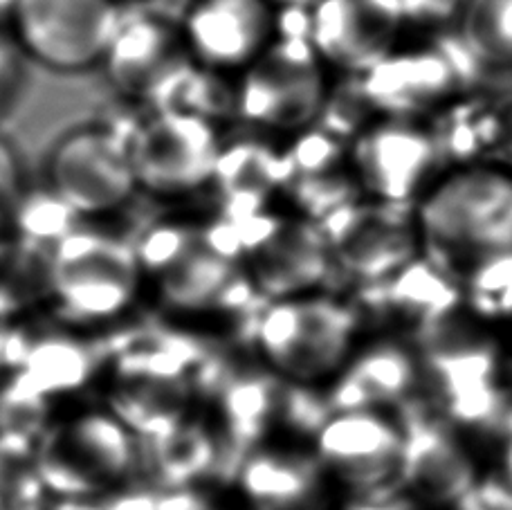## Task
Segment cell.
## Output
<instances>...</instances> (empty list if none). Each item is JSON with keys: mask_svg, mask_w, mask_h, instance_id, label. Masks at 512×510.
<instances>
[{"mask_svg": "<svg viewBox=\"0 0 512 510\" xmlns=\"http://www.w3.org/2000/svg\"><path fill=\"white\" fill-rule=\"evenodd\" d=\"M113 3L120 5V3H131V0H113Z\"/></svg>", "mask_w": 512, "mask_h": 510, "instance_id": "cell-33", "label": "cell"}, {"mask_svg": "<svg viewBox=\"0 0 512 510\" xmlns=\"http://www.w3.org/2000/svg\"><path fill=\"white\" fill-rule=\"evenodd\" d=\"M212 182L234 203V212L261 207L286 182V156H279L259 142L221 147Z\"/></svg>", "mask_w": 512, "mask_h": 510, "instance_id": "cell-23", "label": "cell"}, {"mask_svg": "<svg viewBox=\"0 0 512 510\" xmlns=\"http://www.w3.org/2000/svg\"><path fill=\"white\" fill-rule=\"evenodd\" d=\"M369 97L393 113H414L443 99L454 86L452 70L432 52H391L369 68Z\"/></svg>", "mask_w": 512, "mask_h": 510, "instance_id": "cell-22", "label": "cell"}, {"mask_svg": "<svg viewBox=\"0 0 512 510\" xmlns=\"http://www.w3.org/2000/svg\"><path fill=\"white\" fill-rule=\"evenodd\" d=\"M50 398L18 385L12 378L0 389V434H16L25 439H41L48 430Z\"/></svg>", "mask_w": 512, "mask_h": 510, "instance_id": "cell-26", "label": "cell"}, {"mask_svg": "<svg viewBox=\"0 0 512 510\" xmlns=\"http://www.w3.org/2000/svg\"><path fill=\"white\" fill-rule=\"evenodd\" d=\"M45 286L66 324L120 322L144 288L135 245L108 232L72 227L52 245Z\"/></svg>", "mask_w": 512, "mask_h": 510, "instance_id": "cell-4", "label": "cell"}, {"mask_svg": "<svg viewBox=\"0 0 512 510\" xmlns=\"http://www.w3.org/2000/svg\"><path fill=\"white\" fill-rule=\"evenodd\" d=\"M196 510H227V508H218L216 504H212V499H209L207 504H203L200 508H196Z\"/></svg>", "mask_w": 512, "mask_h": 510, "instance_id": "cell-32", "label": "cell"}, {"mask_svg": "<svg viewBox=\"0 0 512 510\" xmlns=\"http://www.w3.org/2000/svg\"><path fill=\"white\" fill-rule=\"evenodd\" d=\"M27 194L25 169L21 156L3 133H0V225L14 221Z\"/></svg>", "mask_w": 512, "mask_h": 510, "instance_id": "cell-27", "label": "cell"}, {"mask_svg": "<svg viewBox=\"0 0 512 510\" xmlns=\"http://www.w3.org/2000/svg\"><path fill=\"white\" fill-rule=\"evenodd\" d=\"M182 32L155 16L120 23L99 66L115 93L131 99H151L189 66Z\"/></svg>", "mask_w": 512, "mask_h": 510, "instance_id": "cell-19", "label": "cell"}, {"mask_svg": "<svg viewBox=\"0 0 512 510\" xmlns=\"http://www.w3.org/2000/svg\"><path fill=\"white\" fill-rule=\"evenodd\" d=\"M144 481L158 488H205L221 481L223 443L212 418L187 416L176 430L144 443Z\"/></svg>", "mask_w": 512, "mask_h": 510, "instance_id": "cell-21", "label": "cell"}, {"mask_svg": "<svg viewBox=\"0 0 512 510\" xmlns=\"http://www.w3.org/2000/svg\"><path fill=\"white\" fill-rule=\"evenodd\" d=\"M120 23L113 0H18L12 32L27 59L72 75L102 63Z\"/></svg>", "mask_w": 512, "mask_h": 510, "instance_id": "cell-10", "label": "cell"}, {"mask_svg": "<svg viewBox=\"0 0 512 510\" xmlns=\"http://www.w3.org/2000/svg\"><path fill=\"white\" fill-rule=\"evenodd\" d=\"M405 16L402 0H315L308 41L322 61L367 72L393 52Z\"/></svg>", "mask_w": 512, "mask_h": 510, "instance_id": "cell-13", "label": "cell"}, {"mask_svg": "<svg viewBox=\"0 0 512 510\" xmlns=\"http://www.w3.org/2000/svg\"><path fill=\"white\" fill-rule=\"evenodd\" d=\"M25 61L27 57L14 32L0 25V117L21 95L25 84Z\"/></svg>", "mask_w": 512, "mask_h": 510, "instance_id": "cell-28", "label": "cell"}, {"mask_svg": "<svg viewBox=\"0 0 512 510\" xmlns=\"http://www.w3.org/2000/svg\"><path fill=\"white\" fill-rule=\"evenodd\" d=\"M137 189L178 198L212 182L221 140L207 117L155 111L126 138Z\"/></svg>", "mask_w": 512, "mask_h": 510, "instance_id": "cell-9", "label": "cell"}, {"mask_svg": "<svg viewBox=\"0 0 512 510\" xmlns=\"http://www.w3.org/2000/svg\"><path fill=\"white\" fill-rule=\"evenodd\" d=\"M272 0H196L182 39L212 70H245L272 43Z\"/></svg>", "mask_w": 512, "mask_h": 510, "instance_id": "cell-17", "label": "cell"}, {"mask_svg": "<svg viewBox=\"0 0 512 510\" xmlns=\"http://www.w3.org/2000/svg\"><path fill=\"white\" fill-rule=\"evenodd\" d=\"M331 412L324 387L283 382L277 432H286L292 439L310 443Z\"/></svg>", "mask_w": 512, "mask_h": 510, "instance_id": "cell-25", "label": "cell"}, {"mask_svg": "<svg viewBox=\"0 0 512 510\" xmlns=\"http://www.w3.org/2000/svg\"><path fill=\"white\" fill-rule=\"evenodd\" d=\"M398 416L405 425L400 493L418 510H461L481 477L463 434L429 412L420 398Z\"/></svg>", "mask_w": 512, "mask_h": 510, "instance_id": "cell-11", "label": "cell"}, {"mask_svg": "<svg viewBox=\"0 0 512 510\" xmlns=\"http://www.w3.org/2000/svg\"><path fill=\"white\" fill-rule=\"evenodd\" d=\"M274 3H286V5H313L315 0H274Z\"/></svg>", "mask_w": 512, "mask_h": 510, "instance_id": "cell-31", "label": "cell"}, {"mask_svg": "<svg viewBox=\"0 0 512 510\" xmlns=\"http://www.w3.org/2000/svg\"><path fill=\"white\" fill-rule=\"evenodd\" d=\"M245 120L270 131H301L326 106L324 61L308 36L270 43L243 72L236 93Z\"/></svg>", "mask_w": 512, "mask_h": 510, "instance_id": "cell-7", "label": "cell"}, {"mask_svg": "<svg viewBox=\"0 0 512 510\" xmlns=\"http://www.w3.org/2000/svg\"><path fill=\"white\" fill-rule=\"evenodd\" d=\"M16 5L18 0H0V25L7 27V23H12Z\"/></svg>", "mask_w": 512, "mask_h": 510, "instance_id": "cell-30", "label": "cell"}, {"mask_svg": "<svg viewBox=\"0 0 512 510\" xmlns=\"http://www.w3.org/2000/svg\"><path fill=\"white\" fill-rule=\"evenodd\" d=\"M414 218L429 263L456 284L512 266V173L504 169L468 167L436 180Z\"/></svg>", "mask_w": 512, "mask_h": 510, "instance_id": "cell-1", "label": "cell"}, {"mask_svg": "<svg viewBox=\"0 0 512 510\" xmlns=\"http://www.w3.org/2000/svg\"><path fill=\"white\" fill-rule=\"evenodd\" d=\"M420 387L423 367L416 346L400 338H376L358 344L346 367L324 385V391L333 412L378 407L398 414L416 403Z\"/></svg>", "mask_w": 512, "mask_h": 510, "instance_id": "cell-15", "label": "cell"}, {"mask_svg": "<svg viewBox=\"0 0 512 510\" xmlns=\"http://www.w3.org/2000/svg\"><path fill=\"white\" fill-rule=\"evenodd\" d=\"M283 380L261 362L236 360L230 376L223 380L212 405V423L223 443L221 484H230L232 472L245 454L270 443L277 432Z\"/></svg>", "mask_w": 512, "mask_h": 510, "instance_id": "cell-16", "label": "cell"}, {"mask_svg": "<svg viewBox=\"0 0 512 510\" xmlns=\"http://www.w3.org/2000/svg\"><path fill=\"white\" fill-rule=\"evenodd\" d=\"M322 234L333 266L362 281H384L414 261L416 218L407 221L400 205L344 203L326 216Z\"/></svg>", "mask_w": 512, "mask_h": 510, "instance_id": "cell-12", "label": "cell"}, {"mask_svg": "<svg viewBox=\"0 0 512 510\" xmlns=\"http://www.w3.org/2000/svg\"><path fill=\"white\" fill-rule=\"evenodd\" d=\"M438 144L411 122H384L355 142L351 165L373 198L389 205L427 194L436 182Z\"/></svg>", "mask_w": 512, "mask_h": 510, "instance_id": "cell-14", "label": "cell"}, {"mask_svg": "<svg viewBox=\"0 0 512 510\" xmlns=\"http://www.w3.org/2000/svg\"><path fill=\"white\" fill-rule=\"evenodd\" d=\"M461 39L481 68L512 77V0H465Z\"/></svg>", "mask_w": 512, "mask_h": 510, "instance_id": "cell-24", "label": "cell"}, {"mask_svg": "<svg viewBox=\"0 0 512 510\" xmlns=\"http://www.w3.org/2000/svg\"><path fill=\"white\" fill-rule=\"evenodd\" d=\"M135 254L144 286H151L171 313L236 311L245 304L239 295L252 288L225 230L218 234L194 223H158L142 234Z\"/></svg>", "mask_w": 512, "mask_h": 510, "instance_id": "cell-3", "label": "cell"}, {"mask_svg": "<svg viewBox=\"0 0 512 510\" xmlns=\"http://www.w3.org/2000/svg\"><path fill=\"white\" fill-rule=\"evenodd\" d=\"M248 344L283 382L324 387L358 349L360 315L324 293L274 299L252 317Z\"/></svg>", "mask_w": 512, "mask_h": 510, "instance_id": "cell-2", "label": "cell"}, {"mask_svg": "<svg viewBox=\"0 0 512 510\" xmlns=\"http://www.w3.org/2000/svg\"><path fill=\"white\" fill-rule=\"evenodd\" d=\"M45 173L50 194L77 218L113 214L137 191L126 138L106 124H81L63 133Z\"/></svg>", "mask_w": 512, "mask_h": 510, "instance_id": "cell-8", "label": "cell"}, {"mask_svg": "<svg viewBox=\"0 0 512 510\" xmlns=\"http://www.w3.org/2000/svg\"><path fill=\"white\" fill-rule=\"evenodd\" d=\"M248 510H331V481L308 448L259 445L236 463L230 484Z\"/></svg>", "mask_w": 512, "mask_h": 510, "instance_id": "cell-18", "label": "cell"}, {"mask_svg": "<svg viewBox=\"0 0 512 510\" xmlns=\"http://www.w3.org/2000/svg\"><path fill=\"white\" fill-rule=\"evenodd\" d=\"M402 450V418L378 407L331 412L308 443L326 479L346 497L400 493Z\"/></svg>", "mask_w": 512, "mask_h": 510, "instance_id": "cell-6", "label": "cell"}, {"mask_svg": "<svg viewBox=\"0 0 512 510\" xmlns=\"http://www.w3.org/2000/svg\"><path fill=\"white\" fill-rule=\"evenodd\" d=\"M225 234L245 279L268 302L319 293L335 268L322 227L299 216L241 209L232 214Z\"/></svg>", "mask_w": 512, "mask_h": 510, "instance_id": "cell-5", "label": "cell"}, {"mask_svg": "<svg viewBox=\"0 0 512 510\" xmlns=\"http://www.w3.org/2000/svg\"><path fill=\"white\" fill-rule=\"evenodd\" d=\"M104 362V344L70 333L30 335L18 326L5 367L14 369L12 378L21 387L43 398H54L84 387Z\"/></svg>", "mask_w": 512, "mask_h": 510, "instance_id": "cell-20", "label": "cell"}, {"mask_svg": "<svg viewBox=\"0 0 512 510\" xmlns=\"http://www.w3.org/2000/svg\"><path fill=\"white\" fill-rule=\"evenodd\" d=\"M340 510H418L402 493L373 495V497H346Z\"/></svg>", "mask_w": 512, "mask_h": 510, "instance_id": "cell-29", "label": "cell"}]
</instances>
